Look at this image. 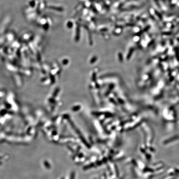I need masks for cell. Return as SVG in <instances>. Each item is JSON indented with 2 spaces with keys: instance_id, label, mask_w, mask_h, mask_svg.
<instances>
[{
  "instance_id": "cell-1",
  "label": "cell",
  "mask_w": 179,
  "mask_h": 179,
  "mask_svg": "<svg viewBox=\"0 0 179 179\" xmlns=\"http://www.w3.org/2000/svg\"><path fill=\"white\" fill-rule=\"evenodd\" d=\"M67 26H68V27H69V28H71L73 26L72 22H68V24H67Z\"/></svg>"
},
{
  "instance_id": "cell-2",
  "label": "cell",
  "mask_w": 179,
  "mask_h": 179,
  "mask_svg": "<svg viewBox=\"0 0 179 179\" xmlns=\"http://www.w3.org/2000/svg\"><path fill=\"white\" fill-rule=\"evenodd\" d=\"M77 34H76V37H79V33H80V31H79V27H78V28H77Z\"/></svg>"
}]
</instances>
